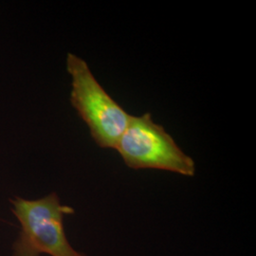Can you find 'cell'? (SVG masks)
<instances>
[{
    "label": "cell",
    "mask_w": 256,
    "mask_h": 256,
    "mask_svg": "<svg viewBox=\"0 0 256 256\" xmlns=\"http://www.w3.org/2000/svg\"><path fill=\"white\" fill-rule=\"evenodd\" d=\"M66 70L72 77L70 102L102 148L115 149L131 118L98 82L81 57L68 54Z\"/></svg>",
    "instance_id": "obj_2"
},
{
    "label": "cell",
    "mask_w": 256,
    "mask_h": 256,
    "mask_svg": "<svg viewBox=\"0 0 256 256\" xmlns=\"http://www.w3.org/2000/svg\"><path fill=\"white\" fill-rule=\"evenodd\" d=\"M10 203L21 227L12 246L14 256H86L66 238L64 216L74 214V209L62 204L56 192L34 200L16 196Z\"/></svg>",
    "instance_id": "obj_1"
},
{
    "label": "cell",
    "mask_w": 256,
    "mask_h": 256,
    "mask_svg": "<svg viewBox=\"0 0 256 256\" xmlns=\"http://www.w3.org/2000/svg\"><path fill=\"white\" fill-rule=\"evenodd\" d=\"M131 169H156L194 176L196 164L185 154L164 128L156 124L150 113L131 116L115 146Z\"/></svg>",
    "instance_id": "obj_3"
}]
</instances>
